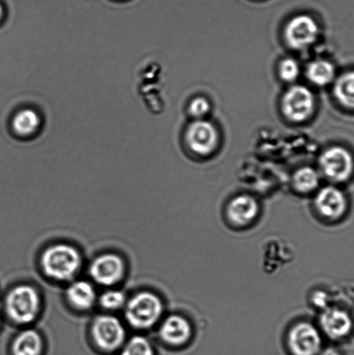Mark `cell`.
<instances>
[{
	"label": "cell",
	"instance_id": "obj_1",
	"mask_svg": "<svg viewBox=\"0 0 354 355\" xmlns=\"http://www.w3.org/2000/svg\"><path fill=\"white\" fill-rule=\"evenodd\" d=\"M82 266L81 254L74 246L59 243L48 247L41 257L44 273L51 279L69 281Z\"/></svg>",
	"mask_w": 354,
	"mask_h": 355
},
{
	"label": "cell",
	"instance_id": "obj_2",
	"mask_svg": "<svg viewBox=\"0 0 354 355\" xmlns=\"http://www.w3.org/2000/svg\"><path fill=\"white\" fill-rule=\"evenodd\" d=\"M6 314L17 324L26 325L37 318L41 309V298L36 288L30 285L20 284L7 295Z\"/></svg>",
	"mask_w": 354,
	"mask_h": 355
},
{
	"label": "cell",
	"instance_id": "obj_3",
	"mask_svg": "<svg viewBox=\"0 0 354 355\" xmlns=\"http://www.w3.org/2000/svg\"><path fill=\"white\" fill-rule=\"evenodd\" d=\"M161 299L150 291L135 294L125 305V318L128 324L137 329L152 328L161 318Z\"/></svg>",
	"mask_w": 354,
	"mask_h": 355
},
{
	"label": "cell",
	"instance_id": "obj_4",
	"mask_svg": "<svg viewBox=\"0 0 354 355\" xmlns=\"http://www.w3.org/2000/svg\"><path fill=\"white\" fill-rule=\"evenodd\" d=\"M91 334L94 342L100 349L114 351L123 345L126 330L123 322L113 315H100L93 322Z\"/></svg>",
	"mask_w": 354,
	"mask_h": 355
},
{
	"label": "cell",
	"instance_id": "obj_5",
	"mask_svg": "<svg viewBox=\"0 0 354 355\" xmlns=\"http://www.w3.org/2000/svg\"><path fill=\"white\" fill-rule=\"evenodd\" d=\"M126 272L124 260L116 254L107 253L96 257L89 266V275L102 286H113L123 279Z\"/></svg>",
	"mask_w": 354,
	"mask_h": 355
},
{
	"label": "cell",
	"instance_id": "obj_6",
	"mask_svg": "<svg viewBox=\"0 0 354 355\" xmlns=\"http://www.w3.org/2000/svg\"><path fill=\"white\" fill-rule=\"evenodd\" d=\"M320 166L324 175L335 182L348 180L354 170L352 155L341 147H333L326 150L321 156Z\"/></svg>",
	"mask_w": 354,
	"mask_h": 355
},
{
	"label": "cell",
	"instance_id": "obj_7",
	"mask_svg": "<svg viewBox=\"0 0 354 355\" xmlns=\"http://www.w3.org/2000/svg\"><path fill=\"white\" fill-rule=\"evenodd\" d=\"M282 107L287 119L294 123H301L314 112L313 94L306 87L294 86L284 95Z\"/></svg>",
	"mask_w": 354,
	"mask_h": 355
},
{
	"label": "cell",
	"instance_id": "obj_8",
	"mask_svg": "<svg viewBox=\"0 0 354 355\" xmlns=\"http://www.w3.org/2000/svg\"><path fill=\"white\" fill-rule=\"evenodd\" d=\"M319 28L317 22L308 15L294 17L285 29L287 44L294 50L307 48L317 40Z\"/></svg>",
	"mask_w": 354,
	"mask_h": 355
},
{
	"label": "cell",
	"instance_id": "obj_9",
	"mask_svg": "<svg viewBox=\"0 0 354 355\" xmlns=\"http://www.w3.org/2000/svg\"><path fill=\"white\" fill-rule=\"evenodd\" d=\"M186 139L191 150L197 155H207L217 147L216 128L209 121H194L187 130Z\"/></svg>",
	"mask_w": 354,
	"mask_h": 355
},
{
	"label": "cell",
	"instance_id": "obj_10",
	"mask_svg": "<svg viewBox=\"0 0 354 355\" xmlns=\"http://www.w3.org/2000/svg\"><path fill=\"white\" fill-rule=\"evenodd\" d=\"M289 345L294 355H317L321 347L320 334L310 323L301 322L291 329Z\"/></svg>",
	"mask_w": 354,
	"mask_h": 355
},
{
	"label": "cell",
	"instance_id": "obj_11",
	"mask_svg": "<svg viewBox=\"0 0 354 355\" xmlns=\"http://www.w3.org/2000/svg\"><path fill=\"white\" fill-rule=\"evenodd\" d=\"M346 205L344 193L334 187L322 188L315 198L319 212L330 219L342 217L346 210Z\"/></svg>",
	"mask_w": 354,
	"mask_h": 355
},
{
	"label": "cell",
	"instance_id": "obj_12",
	"mask_svg": "<svg viewBox=\"0 0 354 355\" xmlns=\"http://www.w3.org/2000/svg\"><path fill=\"white\" fill-rule=\"evenodd\" d=\"M192 329L187 320L179 315H170L162 322L159 336L165 343L179 346L190 339Z\"/></svg>",
	"mask_w": 354,
	"mask_h": 355
},
{
	"label": "cell",
	"instance_id": "obj_13",
	"mask_svg": "<svg viewBox=\"0 0 354 355\" xmlns=\"http://www.w3.org/2000/svg\"><path fill=\"white\" fill-rule=\"evenodd\" d=\"M321 325L332 339H341L351 331L353 322L348 313L339 309H329L321 316Z\"/></svg>",
	"mask_w": 354,
	"mask_h": 355
},
{
	"label": "cell",
	"instance_id": "obj_14",
	"mask_svg": "<svg viewBox=\"0 0 354 355\" xmlns=\"http://www.w3.org/2000/svg\"><path fill=\"white\" fill-rule=\"evenodd\" d=\"M258 202L249 195L236 197L229 205L227 214L230 220L238 225L251 223L258 214Z\"/></svg>",
	"mask_w": 354,
	"mask_h": 355
},
{
	"label": "cell",
	"instance_id": "obj_15",
	"mask_svg": "<svg viewBox=\"0 0 354 355\" xmlns=\"http://www.w3.org/2000/svg\"><path fill=\"white\" fill-rule=\"evenodd\" d=\"M66 298L73 308L78 311H88L97 300L96 291L87 281H76L66 291Z\"/></svg>",
	"mask_w": 354,
	"mask_h": 355
},
{
	"label": "cell",
	"instance_id": "obj_16",
	"mask_svg": "<svg viewBox=\"0 0 354 355\" xmlns=\"http://www.w3.org/2000/svg\"><path fill=\"white\" fill-rule=\"evenodd\" d=\"M41 125L40 114L31 107H24L17 111L12 121L14 133L21 138L33 137L39 131Z\"/></svg>",
	"mask_w": 354,
	"mask_h": 355
},
{
	"label": "cell",
	"instance_id": "obj_17",
	"mask_svg": "<svg viewBox=\"0 0 354 355\" xmlns=\"http://www.w3.org/2000/svg\"><path fill=\"white\" fill-rule=\"evenodd\" d=\"M44 343L41 336L33 329L24 330L14 340L13 355H41Z\"/></svg>",
	"mask_w": 354,
	"mask_h": 355
},
{
	"label": "cell",
	"instance_id": "obj_18",
	"mask_svg": "<svg viewBox=\"0 0 354 355\" xmlns=\"http://www.w3.org/2000/svg\"><path fill=\"white\" fill-rule=\"evenodd\" d=\"M335 96L343 106L354 110V71L339 76L335 82Z\"/></svg>",
	"mask_w": 354,
	"mask_h": 355
},
{
	"label": "cell",
	"instance_id": "obj_19",
	"mask_svg": "<svg viewBox=\"0 0 354 355\" xmlns=\"http://www.w3.org/2000/svg\"><path fill=\"white\" fill-rule=\"evenodd\" d=\"M335 74L334 66L324 60L312 62L307 69L308 79L318 86L328 85L334 80Z\"/></svg>",
	"mask_w": 354,
	"mask_h": 355
},
{
	"label": "cell",
	"instance_id": "obj_20",
	"mask_svg": "<svg viewBox=\"0 0 354 355\" xmlns=\"http://www.w3.org/2000/svg\"><path fill=\"white\" fill-rule=\"evenodd\" d=\"M319 178L318 173L315 169L303 168L294 173V184L298 191L301 193H310L318 187Z\"/></svg>",
	"mask_w": 354,
	"mask_h": 355
},
{
	"label": "cell",
	"instance_id": "obj_21",
	"mask_svg": "<svg viewBox=\"0 0 354 355\" xmlns=\"http://www.w3.org/2000/svg\"><path fill=\"white\" fill-rule=\"evenodd\" d=\"M121 355H154V349L145 337L134 336L125 344Z\"/></svg>",
	"mask_w": 354,
	"mask_h": 355
},
{
	"label": "cell",
	"instance_id": "obj_22",
	"mask_svg": "<svg viewBox=\"0 0 354 355\" xmlns=\"http://www.w3.org/2000/svg\"><path fill=\"white\" fill-rule=\"evenodd\" d=\"M100 306L107 311H117L127 304L126 295L121 291L110 290L104 292L99 298Z\"/></svg>",
	"mask_w": 354,
	"mask_h": 355
},
{
	"label": "cell",
	"instance_id": "obj_23",
	"mask_svg": "<svg viewBox=\"0 0 354 355\" xmlns=\"http://www.w3.org/2000/svg\"><path fill=\"white\" fill-rule=\"evenodd\" d=\"M279 73L284 81L294 82L299 76V65L293 59L287 58L281 62Z\"/></svg>",
	"mask_w": 354,
	"mask_h": 355
},
{
	"label": "cell",
	"instance_id": "obj_24",
	"mask_svg": "<svg viewBox=\"0 0 354 355\" xmlns=\"http://www.w3.org/2000/svg\"><path fill=\"white\" fill-rule=\"evenodd\" d=\"M210 104L208 101L203 97H197L193 99L190 103L189 111L192 116L197 118L203 117L209 112Z\"/></svg>",
	"mask_w": 354,
	"mask_h": 355
},
{
	"label": "cell",
	"instance_id": "obj_25",
	"mask_svg": "<svg viewBox=\"0 0 354 355\" xmlns=\"http://www.w3.org/2000/svg\"><path fill=\"white\" fill-rule=\"evenodd\" d=\"M318 355H342L338 352L337 350L335 349H332V347H329V349H325L322 351V352L319 353Z\"/></svg>",
	"mask_w": 354,
	"mask_h": 355
},
{
	"label": "cell",
	"instance_id": "obj_26",
	"mask_svg": "<svg viewBox=\"0 0 354 355\" xmlns=\"http://www.w3.org/2000/svg\"><path fill=\"white\" fill-rule=\"evenodd\" d=\"M3 8L1 3H0V20H1L3 19Z\"/></svg>",
	"mask_w": 354,
	"mask_h": 355
}]
</instances>
